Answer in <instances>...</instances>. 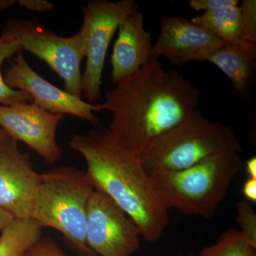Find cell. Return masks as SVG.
I'll use <instances>...</instances> for the list:
<instances>
[{"instance_id": "cell-1", "label": "cell", "mask_w": 256, "mask_h": 256, "mask_svg": "<svg viewBox=\"0 0 256 256\" xmlns=\"http://www.w3.org/2000/svg\"><path fill=\"white\" fill-rule=\"evenodd\" d=\"M200 92L181 74L166 72L158 58L108 92L100 110L112 112L110 131L126 150L140 158L198 110Z\"/></svg>"}, {"instance_id": "cell-2", "label": "cell", "mask_w": 256, "mask_h": 256, "mask_svg": "<svg viewBox=\"0 0 256 256\" xmlns=\"http://www.w3.org/2000/svg\"><path fill=\"white\" fill-rule=\"evenodd\" d=\"M68 144L86 162V174L94 190L105 194L124 210L137 224L144 240H159L169 224V210L140 156L126 150L104 128L75 134Z\"/></svg>"}, {"instance_id": "cell-3", "label": "cell", "mask_w": 256, "mask_h": 256, "mask_svg": "<svg viewBox=\"0 0 256 256\" xmlns=\"http://www.w3.org/2000/svg\"><path fill=\"white\" fill-rule=\"evenodd\" d=\"M244 170L240 153L210 156L180 170L151 175L152 183L165 207L184 214L212 218L234 178Z\"/></svg>"}, {"instance_id": "cell-4", "label": "cell", "mask_w": 256, "mask_h": 256, "mask_svg": "<svg viewBox=\"0 0 256 256\" xmlns=\"http://www.w3.org/2000/svg\"><path fill=\"white\" fill-rule=\"evenodd\" d=\"M94 188L78 168L60 166L41 174L32 218L56 229L80 256H98L86 244V212Z\"/></svg>"}, {"instance_id": "cell-5", "label": "cell", "mask_w": 256, "mask_h": 256, "mask_svg": "<svg viewBox=\"0 0 256 256\" xmlns=\"http://www.w3.org/2000/svg\"><path fill=\"white\" fill-rule=\"evenodd\" d=\"M242 150L230 126L210 122L198 110L140 158L150 176L162 172L186 169L217 154Z\"/></svg>"}, {"instance_id": "cell-6", "label": "cell", "mask_w": 256, "mask_h": 256, "mask_svg": "<svg viewBox=\"0 0 256 256\" xmlns=\"http://www.w3.org/2000/svg\"><path fill=\"white\" fill-rule=\"evenodd\" d=\"M1 36L16 42L21 50L44 60L64 80L66 92L82 98L80 66L85 50L80 32L72 36H60L37 22L11 20Z\"/></svg>"}, {"instance_id": "cell-7", "label": "cell", "mask_w": 256, "mask_h": 256, "mask_svg": "<svg viewBox=\"0 0 256 256\" xmlns=\"http://www.w3.org/2000/svg\"><path fill=\"white\" fill-rule=\"evenodd\" d=\"M138 10L134 0H90L82 8L84 22L79 32L84 40L86 63L82 88L89 102L100 98L101 78L112 37L124 18Z\"/></svg>"}, {"instance_id": "cell-8", "label": "cell", "mask_w": 256, "mask_h": 256, "mask_svg": "<svg viewBox=\"0 0 256 256\" xmlns=\"http://www.w3.org/2000/svg\"><path fill=\"white\" fill-rule=\"evenodd\" d=\"M86 244L100 256H131L140 246L137 224L112 200L94 190L87 205Z\"/></svg>"}, {"instance_id": "cell-9", "label": "cell", "mask_w": 256, "mask_h": 256, "mask_svg": "<svg viewBox=\"0 0 256 256\" xmlns=\"http://www.w3.org/2000/svg\"><path fill=\"white\" fill-rule=\"evenodd\" d=\"M8 62L9 67L3 76L8 86L26 92L34 104L52 114H72L94 126H100V118L94 114L100 111L99 105L86 102L45 80L31 68L21 52Z\"/></svg>"}, {"instance_id": "cell-10", "label": "cell", "mask_w": 256, "mask_h": 256, "mask_svg": "<svg viewBox=\"0 0 256 256\" xmlns=\"http://www.w3.org/2000/svg\"><path fill=\"white\" fill-rule=\"evenodd\" d=\"M64 114L44 110L36 104L0 106V127L10 137L22 141L50 164L62 159L56 140L57 128Z\"/></svg>"}, {"instance_id": "cell-11", "label": "cell", "mask_w": 256, "mask_h": 256, "mask_svg": "<svg viewBox=\"0 0 256 256\" xmlns=\"http://www.w3.org/2000/svg\"><path fill=\"white\" fill-rule=\"evenodd\" d=\"M40 178L18 140L8 136L0 141V208L14 218H32Z\"/></svg>"}, {"instance_id": "cell-12", "label": "cell", "mask_w": 256, "mask_h": 256, "mask_svg": "<svg viewBox=\"0 0 256 256\" xmlns=\"http://www.w3.org/2000/svg\"><path fill=\"white\" fill-rule=\"evenodd\" d=\"M225 44L204 28L180 16L162 18L158 40L153 44L152 56H164L178 66L196 60H207Z\"/></svg>"}, {"instance_id": "cell-13", "label": "cell", "mask_w": 256, "mask_h": 256, "mask_svg": "<svg viewBox=\"0 0 256 256\" xmlns=\"http://www.w3.org/2000/svg\"><path fill=\"white\" fill-rule=\"evenodd\" d=\"M144 24V16L138 10L120 25L111 56L114 85L136 74L150 60L153 44L150 32L146 31Z\"/></svg>"}, {"instance_id": "cell-14", "label": "cell", "mask_w": 256, "mask_h": 256, "mask_svg": "<svg viewBox=\"0 0 256 256\" xmlns=\"http://www.w3.org/2000/svg\"><path fill=\"white\" fill-rule=\"evenodd\" d=\"M256 44L242 42L225 44L208 57L233 84L236 92L247 97L254 84Z\"/></svg>"}, {"instance_id": "cell-15", "label": "cell", "mask_w": 256, "mask_h": 256, "mask_svg": "<svg viewBox=\"0 0 256 256\" xmlns=\"http://www.w3.org/2000/svg\"><path fill=\"white\" fill-rule=\"evenodd\" d=\"M43 226L34 218H14L0 236V256H25L42 238Z\"/></svg>"}, {"instance_id": "cell-16", "label": "cell", "mask_w": 256, "mask_h": 256, "mask_svg": "<svg viewBox=\"0 0 256 256\" xmlns=\"http://www.w3.org/2000/svg\"><path fill=\"white\" fill-rule=\"evenodd\" d=\"M192 22L225 44L239 43L242 40V14L240 6L206 12L192 18Z\"/></svg>"}, {"instance_id": "cell-17", "label": "cell", "mask_w": 256, "mask_h": 256, "mask_svg": "<svg viewBox=\"0 0 256 256\" xmlns=\"http://www.w3.org/2000/svg\"><path fill=\"white\" fill-rule=\"evenodd\" d=\"M200 256H256V247L240 230L230 228L220 234L214 244L202 249Z\"/></svg>"}, {"instance_id": "cell-18", "label": "cell", "mask_w": 256, "mask_h": 256, "mask_svg": "<svg viewBox=\"0 0 256 256\" xmlns=\"http://www.w3.org/2000/svg\"><path fill=\"white\" fill-rule=\"evenodd\" d=\"M18 52H21V48L16 42L0 36V104L2 106H13L32 101L31 96L26 92L8 86L2 74L1 68L4 60L12 58Z\"/></svg>"}, {"instance_id": "cell-19", "label": "cell", "mask_w": 256, "mask_h": 256, "mask_svg": "<svg viewBox=\"0 0 256 256\" xmlns=\"http://www.w3.org/2000/svg\"><path fill=\"white\" fill-rule=\"evenodd\" d=\"M237 222L244 236L256 247V214L250 204L238 202L236 204Z\"/></svg>"}, {"instance_id": "cell-20", "label": "cell", "mask_w": 256, "mask_h": 256, "mask_svg": "<svg viewBox=\"0 0 256 256\" xmlns=\"http://www.w3.org/2000/svg\"><path fill=\"white\" fill-rule=\"evenodd\" d=\"M239 6L242 14V41L256 44V2L244 0Z\"/></svg>"}, {"instance_id": "cell-21", "label": "cell", "mask_w": 256, "mask_h": 256, "mask_svg": "<svg viewBox=\"0 0 256 256\" xmlns=\"http://www.w3.org/2000/svg\"><path fill=\"white\" fill-rule=\"evenodd\" d=\"M25 256H66L62 248L50 238H41L28 250Z\"/></svg>"}, {"instance_id": "cell-22", "label": "cell", "mask_w": 256, "mask_h": 256, "mask_svg": "<svg viewBox=\"0 0 256 256\" xmlns=\"http://www.w3.org/2000/svg\"><path fill=\"white\" fill-rule=\"evenodd\" d=\"M238 0H191L190 6L195 11H217L235 8L240 4Z\"/></svg>"}, {"instance_id": "cell-23", "label": "cell", "mask_w": 256, "mask_h": 256, "mask_svg": "<svg viewBox=\"0 0 256 256\" xmlns=\"http://www.w3.org/2000/svg\"><path fill=\"white\" fill-rule=\"evenodd\" d=\"M18 2L22 8H26L30 11L40 12L50 11L55 8L54 3L44 1V0H20Z\"/></svg>"}, {"instance_id": "cell-24", "label": "cell", "mask_w": 256, "mask_h": 256, "mask_svg": "<svg viewBox=\"0 0 256 256\" xmlns=\"http://www.w3.org/2000/svg\"><path fill=\"white\" fill-rule=\"evenodd\" d=\"M242 194L247 200L256 202V178H248L242 185Z\"/></svg>"}, {"instance_id": "cell-25", "label": "cell", "mask_w": 256, "mask_h": 256, "mask_svg": "<svg viewBox=\"0 0 256 256\" xmlns=\"http://www.w3.org/2000/svg\"><path fill=\"white\" fill-rule=\"evenodd\" d=\"M244 170L246 171L249 178H256V158L255 156L249 158L244 162Z\"/></svg>"}, {"instance_id": "cell-26", "label": "cell", "mask_w": 256, "mask_h": 256, "mask_svg": "<svg viewBox=\"0 0 256 256\" xmlns=\"http://www.w3.org/2000/svg\"><path fill=\"white\" fill-rule=\"evenodd\" d=\"M14 218L10 213L0 208V232H2Z\"/></svg>"}, {"instance_id": "cell-27", "label": "cell", "mask_w": 256, "mask_h": 256, "mask_svg": "<svg viewBox=\"0 0 256 256\" xmlns=\"http://www.w3.org/2000/svg\"><path fill=\"white\" fill-rule=\"evenodd\" d=\"M14 1H0V10L8 9L14 4Z\"/></svg>"}, {"instance_id": "cell-28", "label": "cell", "mask_w": 256, "mask_h": 256, "mask_svg": "<svg viewBox=\"0 0 256 256\" xmlns=\"http://www.w3.org/2000/svg\"><path fill=\"white\" fill-rule=\"evenodd\" d=\"M8 134H6L4 130H2L1 128H0V141L4 139V138L8 137Z\"/></svg>"}, {"instance_id": "cell-29", "label": "cell", "mask_w": 256, "mask_h": 256, "mask_svg": "<svg viewBox=\"0 0 256 256\" xmlns=\"http://www.w3.org/2000/svg\"><path fill=\"white\" fill-rule=\"evenodd\" d=\"M182 256V255H176V256ZM190 256H194L193 255H190Z\"/></svg>"}]
</instances>
